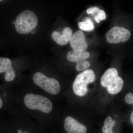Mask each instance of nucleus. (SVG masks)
Masks as SVG:
<instances>
[{
  "label": "nucleus",
  "mask_w": 133,
  "mask_h": 133,
  "mask_svg": "<svg viewBox=\"0 0 133 133\" xmlns=\"http://www.w3.org/2000/svg\"><path fill=\"white\" fill-rule=\"evenodd\" d=\"M38 24V19L32 11H23L16 17L15 28L17 32L22 35H26L35 28Z\"/></svg>",
  "instance_id": "obj_1"
},
{
  "label": "nucleus",
  "mask_w": 133,
  "mask_h": 133,
  "mask_svg": "<svg viewBox=\"0 0 133 133\" xmlns=\"http://www.w3.org/2000/svg\"><path fill=\"white\" fill-rule=\"evenodd\" d=\"M95 73L92 70H85L76 77L72 84V90L76 95L83 97L87 94L88 84L95 81Z\"/></svg>",
  "instance_id": "obj_2"
},
{
  "label": "nucleus",
  "mask_w": 133,
  "mask_h": 133,
  "mask_svg": "<svg viewBox=\"0 0 133 133\" xmlns=\"http://www.w3.org/2000/svg\"><path fill=\"white\" fill-rule=\"evenodd\" d=\"M24 104L30 109L39 110L49 113L52 109V102L48 98L39 95L29 94L24 98Z\"/></svg>",
  "instance_id": "obj_3"
},
{
  "label": "nucleus",
  "mask_w": 133,
  "mask_h": 133,
  "mask_svg": "<svg viewBox=\"0 0 133 133\" xmlns=\"http://www.w3.org/2000/svg\"><path fill=\"white\" fill-rule=\"evenodd\" d=\"M33 79L35 84L50 94L56 95L60 91V84L56 79L48 77L43 73L37 72L33 75Z\"/></svg>",
  "instance_id": "obj_4"
},
{
  "label": "nucleus",
  "mask_w": 133,
  "mask_h": 133,
  "mask_svg": "<svg viewBox=\"0 0 133 133\" xmlns=\"http://www.w3.org/2000/svg\"><path fill=\"white\" fill-rule=\"evenodd\" d=\"M130 31L127 29L120 27H114L106 35L108 42L112 44L125 43L130 38Z\"/></svg>",
  "instance_id": "obj_5"
},
{
  "label": "nucleus",
  "mask_w": 133,
  "mask_h": 133,
  "mask_svg": "<svg viewBox=\"0 0 133 133\" xmlns=\"http://www.w3.org/2000/svg\"><path fill=\"white\" fill-rule=\"evenodd\" d=\"M70 43L72 49L76 51H85L88 48L85 36L81 30L76 31L72 35Z\"/></svg>",
  "instance_id": "obj_6"
},
{
  "label": "nucleus",
  "mask_w": 133,
  "mask_h": 133,
  "mask_svg": "<svg viewBox=\"0 0 133 133\" xmlns=\"http://www.w3.org/2000/svg\"><path fill=\"white\" fill-rule=\"evenodd\" d=\"M64 127L68 133H87V128L71 116H68L64 121Z\"/></svg>",
  "instance_id": "obj_7"
},
{
  "label": "nucleus",
  "mask_w": 133,
  "mask_h": 133,
  "mask_svg": "<svg viewBox=\"0 0 133 133\" xmlns=\"http://www.w3.org/2000/svg\"><path fill=\"white\" fill-rule=\"evenodd\" d=\"M5 72V80L8 82L12 81L14 79L16 74L12 67L10 59L7 58H0V72Z\"/></svg>",
  "instance_id": "obj_8"
},
{
  "label": "nucleus",
  "mask_w": 133,
  "mask_h": 133,
  "mask_svg": "<svg viewBox=\"0 0 133 133\" xmlns=\"http://www.w3.org/2000/svg\"><path fill=\"white\" fill-rule=\"evenodd\" d=\"M72 34L71 29L69 27H66L63 30L62 35L58 31H53L51 34V37L52 40L58 45H65L70 42Z\"/></svg>",
  "instance_id": "obj_9"
},
{
  "label": "nucleus",
  "mask_w": 133,
  "mask_h": 133,
  "mask_svg": "<svg viewBox=\"0 0 133 133\" xmlns=\"http://www.w3.org/2000/svg\"><path fill=\"white\" fill-rule=\"evenodd\" d=\"M118 76V71L116 69L110 68L108 69L101 78L100 83L103 87H107Z\"/></svg>",
  "instance_id": "obj_10"
},
{
  "label": "nucleus",
  "mask_w": 133,
  "mask_h": 133,
  "mask_svg": "<svg viewBox=\"0 0 133 133\" xmlns=\"http://www.w3.org/2000/svg\"><path fill=\"white\" fill-rule=\"evenodd\" d=\"M90 56L89 52L85 51L73 50L69 51L67 54V58L68 60L76 63L81 60L88 59Z\"/></svg>",
  "instance_id": "obj_11"
},
{
  "label": "nucleus",
  "mask_w": 133,
  "mask_h": 133,
  "mask_svg": "<svg viewBox=\"0 0 133 133\" xmlns=\"http://www.w3.org/2000/svg\"><path fill=\"white\" fill-rule=\"evenodd\" d=\"M124 85V81L118 76L107 87L108 92L112 95L117 94L121 91Z\"/></svg>",
  "instance_id": "obj_12"
},
{
  "label": "nucleus",
  "mask_w": 133,
  "mask_h": 133,
  "mask_svg": "<svg viewBox=\"0 0 133 133\" xmlns=\"http://www.w3.org/2000/svg\"><path fill=\"white\" fill-rule=\"evenodd\" d=\"M78 25L79 28L84 31H91L94 29L93 23L91 20L89 18L85 19L84 21L79 22Z\"/></svg>",
  "instance_id": "obj_13"
},
{
  "label": "nucleus",
  "mask_w": 133,
  "mask_h": 133,
  "mask_svg": "<svg viewBox=\"0 0 133 133\" xmlns=\"http://www.w3.org/2000/svg\"><path fill=\"white\" fill-rule=\"evenodd\" d=\"M116 123V121L113 120L111 116H108L105 119L104 126L102 127V132L112 131V129Z\"/></svg>",
  "instance_id": "obj_14"
},
{
  "label": "nucleus",
  "mask_w": 133,
  "mask_h": 133,
  "mask_svg": "<svg viewBox=\"0 0 133 133\" xmlns=\"http://www.w3.org/2000/svg\"><path fill=\"white\" fill-rule=\"evenodd\" d=\"M91 64L90 62L87 60H83L76 63V69L77 71L85 70L88 69Z\"/></svg>",
  "instance_id": "obj_15"
},
{
  "label": "nucleus",
  "mask_w": 133,
  "mask_h": 133,
  "mask_svg": "<svg viewBox=\"0 0 133 133\" xmlns=\"http://www.w3.org/2000/svg\"><path fill=\"white\" fill-rule=\"evenodd\" d=\"M106 18V15L104 11L100 9L98 14L94 16L95 21L97 23H99L101 21L104 20Z\"/></svg>",
  "instance_id": "obj_16"
},
{
  "label": "nucleus",
  "mask_w": 133,
  "mask_h": 133,
  "mask_svg": "<svg viewBox=\"0 0 133 133\" xmlns=\"http://www.w3.org/2000/svg\"><path fill=\"white\" fill-rule=\"evenodd\" d=\"M125 101L129 104L133 105V94L131 92L129 93L125 97Z\"/></svg>",
  "instance_id": "obj_17"
},
{
  "label": "nucleus",
  "mask_w": 133,
  "mask_h": 133,
  "mask_svg": "<svg viewBox=\"0 0 133 133\" xmlns=\"http://www.w3.org/2000/svg\"><path fill=\"white\" fill-rule=\"evenodd\" d=\"M99 9L97 7H92L88 9L87 10V13L88 14L93 15H96L99 10Z\"/></svg>",
  "instance_id": "obj_18"
},
{
  "label": "nucleus",
  "mask_w": 133,
  "mask_h": 133,
  "mask_svg": "<svg viewBox=\"0 0 133 133\" xmlns=\"http://www.w3.org/2000/svg\"><path fill=\"white\" fill-rule=\"evenodd\" d=\"M130 120H131V123L133 124V111L131 113V116H130Z\"/></svg>",
  "instance_id": "obj_19"
},
{
  "label": "nucleus",
  "mask_w": 133,
  "mask_h": 133,
  "mask_svg": "<svg viewBox=\"0 0 133 133\" xmlns=\"http://www.w3.org/2000/svg\"><path fill=\"white\" fill-rule=\"evenodd\" d=\"M3 102L2 99L1 98H0V108H2L3 106Z\"/></svg>",
  "instance_id": "obj_20"
},
{
  "label": "nucleus",
  "mask_w": 133,
  "mask_h": 133,
  "mask_svg": "<svg viewBox=\"0 0 133 133\" xmlns=\"http://www.w3.org/2000/svg\"><path fill=\"white\" fill-rule=\"evenodd\" d=\"M36 30L35 29H33L31 31V33L32 34H35L36 33Z\"/></svg>",
  "instance_id": "obj_21"
},
{
  "label": "nucleus",
  "mask_w": 133,
  "mask_h": 133,
  "mask_svg": "<svg viewBox=\"0 0 133 133\" xmlns=\"http://www.w3.org/2000/svg\"><path fill=\"white\" fill-rule=\"evenodd\" d=\"M102 133H114L112 131H107V132H103Z\"/></svg>",
  "instance_id": "obj_22"
},
{
  "label": "nucleus",
  "mask_w": 133,
  "mask_h": 133,
  "mask_svg": "<svg viewBox=\"0 0 133 133\" xmlns=\"http://www.w3.org/2000/svg\"><path fill=\"white\" fill-rule=\"evenodd\" d=\"M3 0H0V1H2Z\"/></svg>",
  "instance_id": "obj_23"
}]
</instances>
